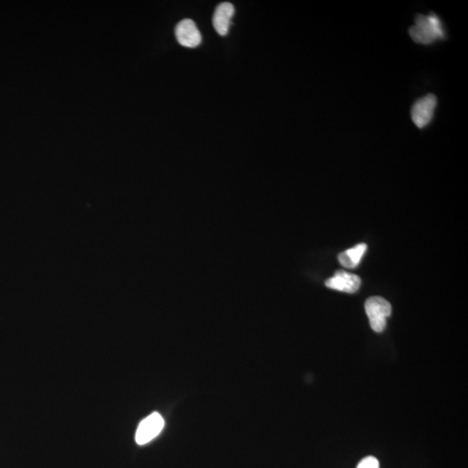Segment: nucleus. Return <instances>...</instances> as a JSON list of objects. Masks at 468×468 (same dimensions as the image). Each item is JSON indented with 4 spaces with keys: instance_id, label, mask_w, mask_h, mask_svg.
I'll return each mask as SVG.
<instances>
[{
    "instance_id": "obj_3",
    "label": "nucleus",
    "mask_w": 468,
    "mask_h": 468,
    "mask_svg": "<svg viewBox=\"0 0 468 468\" xmlns=\"http://www.w3.org/2000/svg\"><path fill=\"white\" fill-rule=\"evenodd\" d=\"M437 106V97L434 94H428L415 101L411 110V117L419 128H424L431 124L435 117Z\"/></svg>"
},
{
    "instance_id": "obj_7",
    "label": "nucleus",
    "mask_w": 468,
    "mask_h": 468,
    "mask_svg": "<svg viewBox=\"0 0 468 468\" xmlns=\"http://www.w3.org/2000/svg\"><path fill=\"white\" fill-rule=\"evenodd\" d=\"M233 14L234 7L231 3H219L215 9L214 17H212V24H214L216 31L221 36H226L228 33Z\"/></svg>"
},
{
    "instance_id": "obj_4",
    "label": "nucleus",
    "mask_w": 468,
    "mask_h": 468,
    "mask_svg": "<svg viewBox=\"0 0 468 468\" xmlns=\"http://www.w3.org/2000/svg\"><path fill=\"white\" fill-rule=\"evenodd\" d=\"M164 427V420L159 413H153L141 421L135 433V442L145 445L158 436Z\"/></svg>"
},
{
    "instance_id": "obj_9",
    "label": "nucleus",
    "mask_w": 468,
    "mask_h": 468,
    "mask_svg": "<svg viewBox=\"0 0 468 468\" xmlns=\"http://www.w3.org/2000/svg\"><path fill=\"white\" fill-rule=\"evenodd\" d=\"M356 468H379V462L375 457H365L359 462Z\"/></svg>"
},
{
    "instance_id": "obj_5",
    "label": "nucleus",
    "mask_w": 468,
    "mask_h": 468,
    "mask_svg": "<svg viewBox=\"0 0 468 468\" xmlns=\"http://www.w3.org/2000/svg\"><path fill=\"white\" fill-rule=\"evenodd\" d=\"M177 41L187 48L197 47L201 43V35L197 24L191 19H184L176 28Z\"/></svg>"
},
{
    "instance_id": "obj_2",
    "label": "nucleus",
    "mask_w": 468,
    "mask_h": 468,
    "mask_svg": "<svg viewBox=\"0 0 468 468\" xmlns=\"http://www.w3.org/2000/svg\"><path fill=\"white\" fill-rule=\"evenodd\" d=\"M365 310L372 330L376 333H383L386 327L387 319L392 312L390 302L382 296H371L367 299Z\"/></svg>"
},
{
    "instance_id": "obj_1",
    "label": "nucleus",
    "mask_w": 468,
    "mask_h": 468,
    "mask_svg": "<svg viewBox=\"0 0 468 468\" xmlns=\"http://www.w3.org/2000/svg\"><path fill=\"white\" fill-rule=\"evenodd\" d=\"M412 40L421 44H432L446 38L444 24L435 13L428 15H417L415 19L414 26L408 31Z\"/></svg>"
},
{
    "instance_id": "obj_8",
    "label": "nucleus",
    "mask_w": 468,
    "mask_h": 468,
    "mask_svg": "<svg viewBox=\"0 0 468 468\" xmlns=\"http://www.w3.org/2000/svg\"><path fill=\"white\" fill-rule=\"evenodd\" d=\"M366 251L367 244H359L338 255V260L344 267L356 268L361 262Z\"/></svg>"
},
{
    "instance_id": "obj_6",
    "label": "nucleus",
    "mask_w": 468,
    "mask_h": 468,
    "mask_svg": "<svg viewBox=\"0 0 468 468\" xmlns=\"http://www.w3.org/2000/svg\"><path fill=\"white\" fill-rule=\"evenodd\" d=\"M326 285L331 289L347 293L358 292L361 286V278L358 275L344 271H337L334 277L327 279Z\"/></svg>"
}]
</instances>
